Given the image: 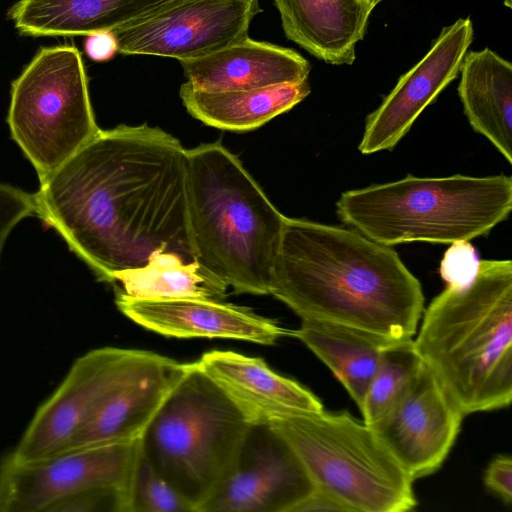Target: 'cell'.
I'll use <instances>...</instances> for the list:
<instances>
[{
	"label": "cell",
	"mask_w": 512,
	"mask_h": 512,
	"mask_svg": "<svg viewBox=\"0 0 512 512\" xmlns=\"http://www.w3.org/2000/svg\"><path fill=\"white\" fill-rule=\"evenodd\" d=\"M195 364L253 424L267 423L290 411L323 409L319 398L310 390L276 373L261 358L212 350Z\"/></svg>",
	"instance_id": "2e32d148"
},
{
	"label": "cell",
	"mask_w": 512,
	"mask_h": 512,
	"mask_svg": "<svg viewBox=\"0 0 512 512\" xmlns=\"http://www.w3.org/2000/svg\"><path fill=\"white\" fill-rule=\"evenodd\" d=\"M84 49L90 59L102 62L118 53V43L112 31H98L86 36Z\"/></svg>",
	"instance_id": "4dcf8cb0"
},
{
	"label": "cell",
	"mask_w": 512,
	"mask_h": 512,
	"mask_svg": "<svg viewBox=\"0 0 512 512\" xmlns=\"http://www.w3.org/2000/svg\"><path fill=\"white\" fill-rule=\"evenodd\" d=\"M422 365L412 338L396 341L383 351L360 407L367 425L379 419L402 395Z\"/></svg>",
	"instance_id": "d4e9b609"
},
{
	"label": "cell",
	"mask_w": 512,
	"mask_h": 512,
	"mask_svg": "<svg viewBox=\"0 0 512 512\" xmlns=\"http://www.w3.org/2000/svg\"><path fill=\"white\" fill-rule=\"evenodd\" d=\"M187 192L198 264L235 293L269 294L286 216L220 142L187 150Z\"/></svg>",
	"instance_id": "277c9868"
},
{
	"label": "cell",
	"mask_w": 512,
	"mask_h": 512,
	"mask_svg": "<svg viewBox=\"0 0 512 512\" xmlns=\"http://www.w3.org/2000/svg\"><path fill=\"white\" fill-rule=\"evenodd\" d=\"M115 294L140 300L199 298L223 300L227 286L198 262L185 263L173 253L153 254L143 267L117 272Z\"/></svg>",
	"instance_id": "cb8c5ba5"
},
{
	"label": "cell",
	"mask_w": 512,
	"mask_h": 512,
	"mask_svg": "<svg viewBox=\"0 0 512 512\" xmlns=\"http://www.w3.org/2000/svg\"><path fill=\"white\" fill-rule=\"evenodd\" d=\"M478 265L479 259L474 247L469 241H458L446 250L439 272L447 286L460 287L474 279Z\"/></svg>",
	"instance_id": "f1b7e54d"
},
{
	"label": "cell",
	"mask_w": 512,
	"mask_h": 512,
	"mask_svg": "<svg viewBox=\"0 0 512 512\" xmlns=\"http://www.w3.org/2000/svg\"><path fill=\"white\" fill-rule=\"evenodd\" d=\"M187 82L204 91L265 88L307 80L309 61L298 52L246 38L209 55L180 61Z\"/></svg>",
	"instance_id": "e0dca14e"
},
{
	"label": "cell",
	"mask_w": 512,
	"mask_h": 512,
	"mask_svg": "<svg viewBox=\"0 0 512 512\" xmlns=\"http://www.w3.org/2000/svg\"><path fill=\"white\" fill-rule=\"evenodd\" d=\"M130 512H195L142 454L135 471Z\"/></svg>",
	"instance_id": "484cf974"
},
{
	"label": "cell",
	"mask_w": 512,
	"mask_h": 512,
	"mask_svg": "<svg viewBox=\"0 0 512 512\" xmlns=\"http://www.w3.org/2000/svg\"><path fill=\"white\" fill-rule=\"evenodd\" d=\"M259 0H174L112 32L118 53L200 58L248 36Z\"/></svg>",
	"instance_id": "8fae6325"
},
{
	"label": "cell",
	"mask_w": 512,
	"mask_h": 512,
	"mask_svg": "<svg viewBox=\"0 0 512 512\" xmlns=\"http://www.w3.org/2000/svg\"><path fill=\"white\" fill-rule=\"evenodd\" d=\"M341 511L350 512L349 509L329 492L314 486L309 494L303 498L292 512Z\"/></svg>",
	"instance_id": "1f68e13d"
},
{
	"label": "cell",
	"mask_w": 512,
	"mask_h": 512,
	"mask_svg": "<svg viewBox=\"0 0 512 512\" xmlns=\"http://www.w3.org/2000/svg\"><path fill=\"white\" fill-rule=\"evenodd\" d=\"M116 306L143 328L174 338H224L273 345L290 331L248 307L222 300H140L116 295Z\"/></svg>",
	"instance_id": "9a60e30c"
},
{
	"label": "cell",
	"mask_w": 512,
	"mask_h": 512,
	"mask_svg": "<svg viewBox=\"0 0 512 512\" xmlns=\"http://www.w3.org/2000/svg\"><path fill=\"white\" fill-rule=\"evenodd\" d=\"M464 416L423 364L402 395L369 426L415 481L440 468Z\"/></svg>",
	"instance_id": "7c38bea8"
},
{
	"label": "cell",
	"mask_w": 512,
	"mask_h": 512,
	"mask_svg": "<svg viewBox=\"0 0 512 512\" xmlns=\"http://www.w3.org/2000/svg\"><path fill=\"white\" fill-rule=\"evenodd\" d=\"M373 9L384 0H365Z\"/></svg>",
	"instance_id": "d6a6232c"
},
{
	"label": "cell",
	"mask_w": 512,
	"mask_h": 512,
	"mask_svg": "<svg viewBox=\"0 0 512 512\" xmlns=\"http://www.w3.org/2000/svg\"><path fill=\"white\" fill-rule=\"evenodd\" d=\"M162 358L150 351L111 346L86 352L38 407L10 455L29 463L68 451L106 400Z\"/></svg>",
	"instance_id": "9c48e42d"
},
{
	"label": "cell",
	"mask_w": 512,
	"mask_h": 512,
	"mask_svg": "<svg viewBox=\"0 0 512 512\" xmlns=\"http://www.w3.org/2000/svg\"><path fill=\"white\" fill-rule=\"evenodd\" d=\"M130 496L117 488H97L58 503L51 512H130Z\"/></svg>",
	"instance_id": "4316f807"
},
{
	"label": "cell",
	"mask_w": 512,
	"mask_h": 512,
	"mask_svg": "<svg viewBox=\"0 0 512 512\" xmlns=\"http://www.w3.org/2000/svg\"><path fill=\"white\" fill-rule=\"evenodd\" d=\"M36 216L101 281L159 252L195 262L188 222L187 150L146 124L101 130L40 181ZM197 262V261H196Z\"/></svg>",
	"instance_id": "6da1fadb"
},
{
	"label": "cell",
	"mask_w": 512,
	"mask_h": 512,
	"mask_svg": "<svg viewBox=\"0 0 512 512\" xmlns=\"http://www.w3.org/2000/svg\"><path fill=\"white\" fill-rule=\"evenodd\" d=\"M484 484L503 502L512 500V460L508 455L496 456L488 465L484 474Z\"/></svg>",
	"instance_id": "f546056e"
},
{
	"label": "cell",
	"mask_w": 512,
	"mask_h": 512,
	"mask_svg": "<svg viewBox=\"0 0 512 512\" xmlns=\"http://www.w3.org/2000/svg\"><path fill=\"white\" fill-rule=\"evenodd\" d=\"M286 37L331 65H352L373 8L365 0H273Z\"/></svg>",
	"instance_id": "ac0fdd59"
},
{
	"label": "cell",
	"mask_w": 512,
	"mask_h": 512,
	"mask_svg": "<svg viewBox=\"0 0 512 512\" xmlns=\"http://www.w3.org/2000/svg\"><path fill=\"white\" fill-rule=\"evenodd\" d=\"M458 95L471 127L512 164V64L490 48L467 51Z\"/></svg>",
	"instance_id": "44dd1931"
},
{
	"label": "cell",
	"mask_w": 512,
	"mask_h": 512,
	"mask_svg": "<svg viewBox=\"0 0 512 512\" xmlns=\"http://www.w3.org/2000/svg\"><path fill=\"white\" fill-rule=\"evenodd\" d=\"M253 423L195 364L141 438L154 470L200 512L232 473Z\"/></svg>",
	"instance_id": "8992f818"
},
{
	"label": "cell",
	"mask_w": 512,
	"mask_h": 512,
	"mask_svg": "<svg viewBox=\"0 0 512 512\" xmlns=\"http://www.w3.org/2000/svg\"><path fill=\"white\" fill-rule=\"evenodd\" d=\"M269 294L302 320L411 339L424 310L419 280L390 246L356 230L285 219Z\"/></svg>",
	"instance_id": "7a4b0ae2"
},
{
	"label": "cell",
	"mask_w": 512,
	"mask_h": 512,
	"mask_svg": "<svg viewBox=\"0 0 512 512\" xmlns=\"http://www.w3.org/2000/svg\"><path fill=\"white\" fill-rule=\"evenodd\" d=\"M503 1V4L507 7V8H511L512 7V0H502Z\"/></svg>",
	"instance_id": "836d02e7"
},
{
	"label": "cell",
	"mask_w": 512,
	"mask_h": 512,
	"mask_svg": "<svg viewBox=\"0 0 512 512\" xmlns=\"http://www.w3.org/2000/svg\"><path fill=\"white\" fill-rule=\"evenodd\" d=\"M313 487L279 433L254 423L232 473L200 512H292Z\"/></svg>",
	"instance_id": "4fadbf2b"
},
{
	"label": "cell",
	"mask_w": 512,
	"mask_h": 512,
	"mask_svg": "<svg viewBox=\"0 0 512 512\" xmlns=\"http://www.w3.org/2000/svg\"><path fill=\"white\" fill-rule=\"evenodd\" d=\"M7 123L39 181L100 131L76 47H43L36 53L12 82Z\"/></svg>",
	"instance_id": "ba28073f"
},
{
	"label": "cell",
	"mask_w": 512,
	"mask_h": 512,
	"mask_svg": "<svg viewBox=\"0 0 512 512\" xmlns=\"http://www.w3.org/2000/svg\"><path fill=\"white\" fill-rule=\"evenodd\" d=\"M415 349L464 415L512 400V262L479 260L474 279L447 286L424 311Z\"/></svg>",
	"instance_id": "3957f363"
},
{
	"label": "cell",
	"mask_w": 512,
	"mask_h": 512,
	"mask_svg": "<svg viewBox=\"0 0 512 512\" xmlns=\"http://www.w3.org/2000/svg\"><path fill=\"white\" fill-rule=\"evenodd\" d=\"M290 336L326 364L359 409L383 351L396 342L345 325L313 320H302Z\"/></svg>",
	"instance_id": "603a6c76"
},
{
	"label": "cell",
	"mask_w": 512,
	"mask_h": 512,
	"mask_svg": "<svg viewBox=\"0 0 512 512\" xmlns=\"http://www.w3.org/2000/svg\"><path fill=\"white\" fill-rule=\"evenodd\" d=\"M292 449L314 486L350 512H406L413 480L373 428L348 412L295 410L267 422Z\"/></svg>",
	"instance_id": "52a82bcc"
},
{
	"label": "cell",
	"mask_w": 512,
	"mask_h": 512,
	"mask_svg": "<svg viewBox=\"0 0 512 512\" xmlns=\"http://www.w3.org/2000/svg\"><path fill=\"white\" fill-rule=\"evenodd\" d=\"M512 209V178L415 177L349 190L336 202L346 225L383 245L452 244L485 236Z\"/></svg>",
	"instance_id": "5b68a950"
},
{
	"label": "cell",
	"mask_w": 512,
	"mask_h": 512,
	"mask_svg": "<svg viewBox=\"0 0 512 512\" xmlns=\"http://www.w3.org/2000/svg\"><path fill=\"white\" fill-rule=\"evenodd\" d=\"M474 38L469 17L442 28L429 51L404 73L365 122L359 151L362 154L391 150L436 97L459 75Z\"/></svg>",
	"instance_id": "5bb4252c"
},
{
	"label": "cell",
	"mask_w": 512,
	"mask_h": 512,
	"mask_svg": "<svg viewBox=\"0 0 512 512\" xmlns=\"http://www.w3.org/2000/svg\"><path fill=\"white\" fill-rule=\"evenodd\" d=\"M174 0H19L8 16L27 36H79L113 31Z\"/></svg>",
	"instance_id": "ffe728a7"
},
{
	"label": "cell",
	"mask_w": 512,
	"mask_h": 512,
	"mask_svg": "<svg viewBox=\"0 0 512 512\" xmlns=\"http://www.w3.org/2000/svg\"><path fill=\"white\" fill-rule=\"evenodd\" d=\"M30 216H36L34 194L0 182V258L12 230Z\"/></svg>",
	"instance_id": "83f0119b"
},
{
	"label": "cell",
	"mask_w": 512,
	"mask_h": 512,
	"mask_svg": "<svg viewBox=\"0 0 512 512\" xmlns=\"http://www.w3.org/2000/svg\"><path fill=\"white\" fill-rule=\"evenodd\" d=\"M311 88L300 83L227 91H204L187 81L179 95L187 112L208 126L230 131L256 129L304 100Z\"/></svg>",
	"instance_id": "7402d4cb"
},
{
	"label": "cell",
	"mask_w": 512,
	"mask_h": 512,
	"mask_svg": "<svg viewBox=\"0 0 512 512\" xmlns=\"http://www.w3.org/2000/svg\"><path fill=\"white\" fill-rule=\"evenodd\" d=\"M141 456V439L69 450L21 463L0 459V512H51L83 491L117 488L130 496ZM131 508V507H130Z\"/></svg>",
	"instance_id": "30bf717a"
},
{
	"label": "cell",
	"mask_w": 512,
	"mask_h": 512,
	"mask_svg": "<svg viewBox=\"0 0 512 512\" xmlns=\"http://www.w3.org/2000/svg\"><path fill=\"white\" fill-rule=\"evenodd\" d=\"M188 365L163 356L106 400L78 433L69 450L141 439Z\"/></svg>",
	"instance_id": "d6986e66"
}]
</instances>
